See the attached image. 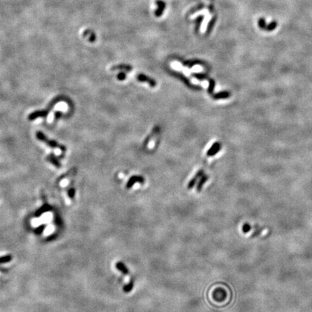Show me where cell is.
<instances>
[{
    "instance_id": "cell-1",
    "label": "cell",
    "mask_w": 312,
    "mask_h": 312,
    "mask_svg": "<svg viewBox=\"0 0 312 312\" xmlns=\"http://www.w3.org/2000/svg\"><path fill=\"white\" fill-rule=\"evenodd\" d=\"M36 137H37V138L39 139V140L42 141L43 143H46V145H48V146H49V147H53V148H59V149H61V150H62V151H65L66 148H65V146H62V145H60L59 144L57 143L56 141H54V140H49V139H48L47 137H46V135L43 134V132H41V131H38L37 134H36Z\"/></svg>"
},
{
    "instance_id": "cell-2",
    "label": "cell",
    "mask_w": 312,
    "mask_h": 312,
    "mask_svg": "<svg viewBox=\"0 0 312 312\" xmlns=\"http://www.w3.org/2000/svg\"><path fill=\"white\" fill-rule=\"evenodd\" d=\"M159 133H160V128H159V126H155V128L152 129L151 134L147 137L146 140L144 142V145H145V146H147V145H148L149 147V145L151 144L152 142L153 141V140H155V138L157 137V136L159 135Z\"/></svg>"
},
{
    "instance_id": "cell-3",
    "label": "cell",
    "mask_w": 312,
    "mask_h": 312,
    "mask_svg": "<svg viewBox=\"0 0 312 312\" xmlns=\"http://www.w3.org/2000/svg\"><path fill=\"white\" fill-rule=\"evenodd\" d=\"M144 182H145V179H144V178L142 177V176H133L129 178V181H128L127 183H126V188L129 189H131V187L134 186V184L135 183H143Z\"/></svg>"
},
{
    "instance_id": "cell-4",
    "label": "cell",
    "mask_w": 312,
    "mask_h": 312,
    "mask_svg": "<svg viewBox=\"0 0 312 312\" xmlns=\"http://www.w3.org/2000/svg\"><path fill=\"white\" fill-rule=\"evenodd\" d=\"M137 79L139 81H140V82H147V84L150 85L152 88H155V87L157 85V82H156L153 79L147 77V76L145 75V74H137Z\"/></svg>"
},
{
    "instance_id": "cell-5",
    "label": "cell",
    "mask_w": 312,
    "mask_h": 312,
    "mask_svg": "<svg viewBox=\"0 0 312 312\" xmlns=\"http://www.w3.org/2000/svg\"><path fill=\"white\" fill-rule=\"evenodd\" d=\"M203 173H204L203 170H200V171H199L198 172L196 173L195 176L192 178V179H191V181L189 182L188 186H187V189H192L194 186H195L196 183H197V181H198L199 178H201L202 176H203Z\"/></svg>"
},
{
    "instance_id": "cell-6",
    "label": "cell",
    "mask_w": 312,
    "mask_h": 312,
    "mask_svg": "<svg viewBox=\"0 0 312 312\" xmlns=\"http://www.w3.org/2000/svg\"><path fill=\"white\" fill-rule=\"evenodd\" d=\"M116 267L119 272H121V273H123L124 275H129V269L126 267V266L121 261H119L116 264Z\"/></svg>"
},
{
    "instance_id": "cell-7",
    "label": "cell",
    "mask_w": 312,
    "mask_h": 312,
    "mask_svg": "<svg viewBox=\"0 0 312 312\" xmlns=\"http://www.w3.org/2000/svg\"><path fill=\"white\" fill-rule=\"evenodd\" d=\"M207 180H208V176H206V175H203V176L201 177V179L199 180V183H197V188H196V190H197V192H199H199L202 191L203 185L204 184V183L207 181Z\"/></svg>"
},
{
    "instance_id": "cell-8",
    "label": "cell",
    "mask_w": 312,
    "mask_h": 312,
    "mask_svg": "<svg viewBox=\"0 0 312 312\" xmlns=\"http://www.w3.org/2000/svg\"><path fill=\"white\" fill-rule=\"evenodd\" d=\"M220 148H221V145H220L219 143L214 144V145H213L212 146V147H211V148L209 149V151L207 152V156H211V155H215V154L217 153V152H218V150H220Z\"/></svg>"
},
{
    "instance_id": "cell-9",
    "label": "cell",
    "mask_w": 312,
    "mask_h": 312,
    "mask_svg": "<svg viewBox=\"0 0 312 312\" xmlns=\"http://www.w3.org/2000/svg\"><path fill=\"white\" fill-rule=\"evenodd\" d=\"M134 280H131V281L129 282V283L126 284V285L124 286V287H123V290H124V293H129V292H131V291L132 290L133 287H134Z\"/></svg>"
},
{
    "instance_id": "cell-10",
    "label": "cell",
    "mask_w": 312,
    "mask_h": 312,
    "mask_svg": "<svg viewBox=\"0 0 312 312\" xmlns=\"http://www.w3.org/2000/svg\"><path fill=\"white\" fill-rule=\"evenodd\" d=\"M46 159H47L48 161H50L52 164L54 165L55 166H56V167H60L61 165L59 162L58 157H55L53 155H49Z\"/></svg>"
},
{
    "instance_id": "cell-11",
    "label": "cell",
    "mask_w": 312,
    "mask_h": 312,
    "mask_svg": "<svg viewBox=\"0 0 312 312\" xmlns=\"http://www.w3.org/2000/svg\"><path fill=\"white\" fill-rule=\"evenodd\" d=\"M112 70H124V71H131V67L129 65H119L112 67Z\"/></svg>"
},
{
    "instance_id": "cell-12",
    "label": "cell",
    "mask_w": 312,
    "mask_h": 312,
    "mask_svg": "<svg viewBox=\"0 0 312 312\" xmlns=\"http://www.w3.org/2000/svg\"><path fill=\"white\" fill-rule=\"evenodd\" d=\"M229 96V94H228V93H225V92H223V93H218V94L215 95L214 96V98L215 99H219V98H227V97Z\"/></svg>"
},
{
    "instance_id": "cell-13",
    "label": "cell",
    "mask_w": 312,
    "mask_h": 312,
    "mask_svg": "<svg viewBox=\"0 0 312 312\" xmlns=\"http://www.w3.org/2000/svg\"><path fill=\"white\" fill-rule=\"evenodd\" d=\"M214 86H215L214 81H212V80L209 81V88H208V92H209V93H211L212 92L213 89H214Z\"/></svg>"
},
{
    "instance_id": "cell-14",
    "label": "cell",
    "mask_w": 312,
    "mask_h": 312,
    "mask_svg": "<svg viewBox=\"0 0 312 312\" xmlns=\"http://www.w3.org/2000/svg\"><path fill=\"white\" fill-rule=\"evenodd\" d=\"M117 77L118 79H120V80H123V79H124L126 78V74L125 73H124V72H121V73H119L118 74Z\"/></svg>"
},
{
    "instance_id": "cell-15",
    "label": "cell",
    "mask_w": 312,
    "mask_h": 312,
    "mask_svg": "<svg viewBox=\"0 0 312 312\" xmlns=\"http://www.w3.org/2000/svg\"><path fill=\"white\" fill-rule=\"evenodd\" d=\"M249 225H248V224H245L244 226H243V230H244V233H247V232L249 231V230L250 229V227H249Z\"/></svg>"
}]
</instances>
